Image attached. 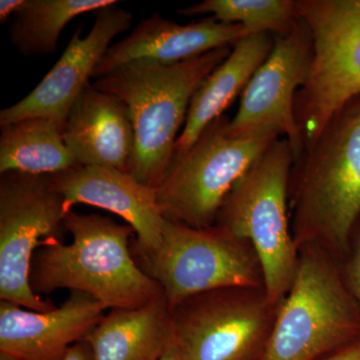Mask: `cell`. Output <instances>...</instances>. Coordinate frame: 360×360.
Masks as SVG:
<instances>
[{"label":"cell","instance_id":"cell-1","mask_svg":"<svg viewBox=\"0 0 360 360\" xmlns=\"http://www.w3.org/2000/svg\"><path fill=\"white\" fill-rule=\"evenodd\" d=\"M288 198L298 250L319 246L341 262L360 217V96L293 161Z\"/></svg>","mask_w":360,"mask_h":360},{"label":"cell","instance_id":"cell-2","mask_svg":"<svg viewBox=\"0 0 360 360\" xmlns=\"http://www.w3.org/2000/svg\"><path fill=\"white\" fill-rule=\"evenodd\" d=\"M65 227L72 236L70 245L49 239L33 257L30 285L37 295L80 291L108 309H139L165 295L134 257L129 241L135 232L129 224L72 210Z\"/></svg>","mask_w":360,"mask_h":360},{"label":"cell","instance_id":"cell-3","mask_svg":"<svg viewBox=\"0 0 360 360\" xmlns=\"http://www.w3.org/2000/svg\"><path fill=\"white\" fill-rule=\"evenodd\" d=\"M232 47L174 65L146 59L131 61L92 84L118 97L129 108L134 129L130 168L134 179L151 188L160 186L174 160L194 92L229 58Z\"/></svg>","mask_w":360,"mask_h":360},{"label":"cell","instance_id":"cell-4","mask_svg":"<svg viewBox=\"0 0 360 360\" xmlns=\"http://www.w3.org/2000/svg\"><path fill=\"white\" fill-rule=\"evenodd\" d=\"M298 250L262 360H321L360 338V309L340 260L316 245Z\"/></svg>","mask_w":360,"mask_h":360},{"label":"cell","instance_id":"cell-5","mask_svg":"<svg viewBox=\"0 0 360 360\" xmlns=\"http://www.w3.org/2000/svg\"><path fill=\"white\" fill-rule=\"evenodd\" d=\"M293 153L276 139L232 187L215 224L250 241L264 269V288L279 304L295 278L298 248L288 217V189Z\"/></svg>","mask_w":360,"mask_h":360},{"label":"cell","instance_id":"cell-6","mask_svg":"<svg viewBox=\"0 0 360 360\" xmlns=\"http://www.w3.org/2000/svg\"><path fill=\"white\" fill-rule=\"evenodd\" d=\"M224 115L210 123L184 155L175 156L156 189L163 217L205 229L241 177L278 135L232 136Z\"/></svg>","mask_w":360,"mask_h":360},{"label":"cell","instance_id":"cell-7","mask_svg":"<svg viewBox=\"0 0 360 360\" xmlns=\"http://www.w3.org/2000/svg\"><path fill=\"white\" fill-rule=\"evenodd\" d=\"M296 1L312 40L309 77L295 103L305 148L345 104L360 96V0Z\"/></svg>","mask_w":360,"mask_h":360},{"label":"cell","instance_id":"cell-8","mask_svg":"<svg viewBox=\"0 0 360 360\" xmlns=\"http://www.w3.org/2000/svg\"><path fill=\"white\" fill-rule=\"evenodd\" d=\"M136 262L160 284L170 310L206 291L264 286L252 245L217 224L195 229L165 219L160 248Z\"/></svg>","mask_w":360,"mask_h":360},{"label":"cell","instance_id":"cell-9","mask_svg":"<svg viewBox=\"0 0 360 360\" xmlns=\"http://www.w3.org/2000/svg\"><path fill=\"white\" fill-rule=\"evenodd\" d=\"M278 305L264 286L194 295L172 309L175 345L186 360H262Z\"/></svg>","mask_w":360,"mask_h":360},{"label":"cell","instance_id":"cell-10","mask_svg":"<svg viewBox=\"0 0 360 360\" xmlns=\"http://www.w3.org/2000/svg\"><path fill=\"white\" fill-rule=\"evenodd\" d=\"M0 175V300L33 311H51L56 305L34 293L30 272L42 243L63 236L65 200L53 188L51 175Z\"/></svg>","mask_w":360,"mask_h":360},{"label":"cell","instance_id":"cell-11","mask_svg":"<svg viewBox=\"0 0 360 360\" xmlns=\"http://www.w3.org/2000/svg\"><path fill=\"white\" fill-rule=\"evenodd\" d=\"M311 63V35L300 18L290 32L274 35V49L246 85L238 112L227 124L229 134L283 135L297 160L304 142L296 122L295 97L309 77Z\"/></svg>","mask_w":360,"mask_h":360},{"label":"cell","instance_id":"cell-12","mask_svg":"<svg viewBox=\"0 0 360 360\" xmlns=\"http://www.w3.org/2000/svg\"><path fill=\"white\" fill-rule=\"evenodd\" d=\"M132 20V13L116 4L97 11L89 32L82 37V28L75 30L63 56L35 89L0 111V127L44 117L65 127L73 104L90 84L113 40L129 30Z\"/></svg>","mask_w":360,"mask_h":360},{"label":"cell","instance_id":"cell-13","mask_svg":"<svg viewBox=\"0 0 360 360\" xmlns=\"http://www.w3.org/2000/svg\"><path fill=\"white\" fill-rule=\"evenodd\" d=\"M51 177L66 212L75 205H89L124 219L136 234L131 248L135 260L150 257L160 248L165 219L156 189L115 168L77 165Z\"/></svg>","mask_w":360,"mask_h":360},{"label":"cell","instance_id":"cell-14","mask_svg":"<svg viewBox=\"0 0 360 360\" xmlns=\"http://www.w3.org/2000/svg\"><path fill=\"white\" fill-rule=\"evenodd\" d=\"M108 309L94 296L70 291L60 307L33 311L0 302V356L11 360H63L75 343L86 340Z\"/></svg>","mask_w":360,"mask_h":360},{"label":"cell","instance_id":"cell-15","mask_svg":"<svg viewBox=\"0 0 360 360\" xmlns=\"http://www.w3.org/2000/svg\"><path fill=\"white\" fill-rule=\"evenodd\" d=\"M250 34L243 26L220 22L212 16L182 25L155 13L137 23L125 39L111 45L94 78L98 79L124 63L141 59L165 65L181 63L233 46Z\"/></svg>","mask_w":360,"mask_h":360},{"label":"cell","instance_id":"cell-16","mask_svg":"<svg viewBox=\"0 0 360 360\" xmlns=\"http://www.w3.org/2000/svg\"><path fill=\"white\" fill-rule=\"evenodd\" d=\"M63 139L78 165L130 174L134 129L127 104L89 84L73 104Z\"/></svg>","mask_w":360,"mask_h":360},{"label":"cell","instance_id":"cell-17","mask_svg":"<svg viewBox=\"0 0 360 360\" xmlns=\"http://www.w3.org/2000/svg\"><path fill=\"white\" fill-rule=\"evenodd\" d=\"M274 35L252 33L232 47L224 63L203 80L194 92L186 123L175 146V156L184 155L229 104L243 92L274 49Z\"/></svg>","mask_w":360,"mask_h":360},{"label":"cell","instance_id":"cell-18","mask_svg":"<svg viewBox=\"0 0 360 360\" xmlns=\"http://www.w3.org/2000/svg\"><path fill=\"white\" fill-rule=\"evenodd\" d=\"M94 360H160L174 345L165 296L134 309H110L87 336Z\"/></svg>","mask_w":360,"mask_h":360},{"label":"cell","instance_id":"cell-19","mask_svg":"<svg viewBox=\"0 0 360 360\" xmlns=\"http://www.w3.org/2000/svg\"><path fill=\"white\" fill-rule=\"evenodd\" d=\"M79 165L63 139V127L34 117L1 127L0 174L52 175Z\"/></svg>","mask_w":360,"mask_h":360},{"label":"cell","instance_id":"cell-20","mask_svg":"<svg viewBox=\"0 0 360 360\" xmlns=\"http://www.w3.org/2000/svg\"><path fill=\"white\" fill-rule=\"evenodd\" d=\"M116 4L115 0H25L11 18V45L23 56L54 53L71 20Z\"/></svg>","mask_w":360,"mask_h":360},{"label":"cell","instance_id":"cell-21","mask_svg":"<svg viewBox=\"0 0 360 360\" xmlns=\"http://www.w3.org/2000/svg\"><path fill=\"white\" fill-rule=\"evenodd\" d=\"M179 13L184 16L212 14L220 22L243 26L250 34H284L300 20L297 1L292 0H205Z\"/></svg>","mask_w":360,"mask_h":360},{"label":"cell","instance_id":"cell-22","mask_svg":"<svg viewBox=\"0 0 360 360\" xmlns=\"http://www.w3.org/2000/svg\"><path fill=\"white\" fill-rule=\"evenodd\" d=\"M341 269L350 292L360 309V217L352 229Z\"/></svg>","mask_w":360,"mask_h":360},{"label":"cell","instance_id":"cell-23","mask_svg":"<svg viewBox=\"0 0 360 360\" xmlns=\"http://www.w3.org/2000/svg\"><path fill=\"white\" fill-rule=\"evenodd\" d=\"M321 360H360V338Z\"/></svg>","mask_w":360,"mask_h":360},{"label":"cell","instance_id":"cell-24","mask_svg":"<svg viewBox=\"0 0 360 360\" xmlns=\"http://www.w3.org/2000/svg\"><path fill=\"white\" fill-rule=\"evenodd\" d=\"M63 360H94L92 359V350L89 343L86 340L75 343L68 350Z\"/></svg>","mask_w":360,"mask_h":360},{"label":"cell","instance_id":"cell-25","mask_svg":"<svg viewBox=\"0 0 360 360\" xmlns=\"http://www.w3.org/2000/svg\"><path fill=\"white\" fill-rule=\"evenodd\" d=\"M25 0H1L0 1V23H6L20 11Z\"/></svg>","mask_w":360,"mask_h":360},{"label":"cell","instance_id":"cell-26","mask_svg":"<svg viewBox=\"0 0 360 360\" xmlns=\"http://www.w3.org/2000/svg\"><path fill=\"white\" fill-rule=\"evenodd\" d=\"M160 360H186L184 359V355L180 354L179 348L176 347L175 343L169 349L167 350V354L163 355L162 359Z\"/></svg>","mask_w":360,"mask_h":360},{"label":"cell","instance_id":"cell-27","mask_svg":"<svg viewBox=\"0 0 360 360\" xmlns=\"http://www.w3.org/2000/svg\"><path fill=\"white\" fill-rule=\"evenodd\" d=\"M0 360H11V359H6V357L0 356Z\"/></svg>","mask_w":360,"mask_h":360}]
</instances>
